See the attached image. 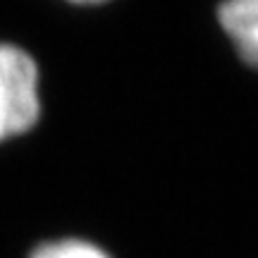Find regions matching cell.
<instances>
[{
    "label": "cell",
    "mask_w": 258,
    "mask_h": 258,
    "mask_svg": "<svg viewBox=\"0 0 258 258\" xmlns=\"http://www.w3.org/2000/svg\"><path fill=\"white\" fill-rule=\"evenodd\" d=\"M41 117V70L31 53L0 43V141L27 134Z\"/></svg>",
    "instance_id": "1"
},
{
    "label": "cell",
    "mask_w": 258,
    "mask_h": 258,
    "mask_svg": "<svg viewBox=\"0 0 258 258\" xmlns=\"http://www.w3.org/2000/svg\"><path fill=\"white\" fill-rule=\"evenodd\" d=\"M218 24L241 62L258 70V0H222Z\"/></svg>",
    "instance_id": "2"
},
{
    "label": "cell",
    "mask_w": 258,
    "mask_h": 258,
    "mask_svg": "<svg viewBox=\"0 0 258 258\" xmlns=\"http://www.w3.org/2000/svg\"><path fill=\"white\" fill-rule=\"evenodd\" d=\"M72 5H103V3H110V0H67Z\"/></svg>",
    "instance_id": "4"
},
{
    "label": "cell",
    "mask_w": 258,
    "mask_h": 258,
    "mask_svg": "<svg viewBox=\"0 0 258 258\" xmlns=\"http://www.w3.org/2000/svg\"><path fill=\"white\" fill-rule=\"evenodd\" d=\"M29 258H112L101 244L82 237H64L38 244Z\"/></svg>",
    "instance_id": "3"
}]
</instances>
